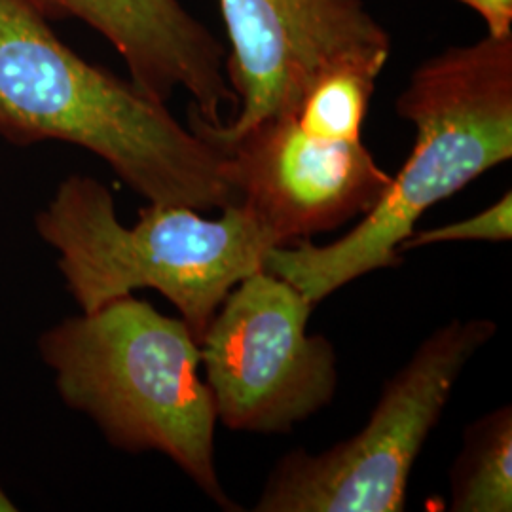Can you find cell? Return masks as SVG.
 <instances>
[{
    "label": "cell",
    "instance_id": "obj_1",
    "mask_svg": "<svg viewBox=\"0 0 512 512\" xmlns=\"http://www.w3.org/2000/svg\"><path fill=\"white\" fill-rule=\"evenodd\" d=\"M0 137L84 148L148 203L202 213L238 203L219 148L167 103L76 54L31 0H0Z\"/></svg>",
    "mask_w": 512,
    "mask_h": 512
},
{
    "label": "cell",
    "instance_id": "obj_2",
    "mask_svg": "<svg viewBox=\"0 0 512 512\" xmlns=\"http://www.w3.org/2000/svg\"><path fill=\"white\" fill-rule=\"evenodd\" d=\"M414 148L384 196L349 234L317 247H274L264 270L313 304L351 281L401 264V245L433 205L512 158V35H486L420 63L395 101Z\"/></svg>",
    "mask_w": 512,
    "mask_h": 512
},
{
    "label": "cell",
    "instance_id": "obj_3",
    "mask_svg": "<svg viewBox=\"0 0 512 512\" xmlns=\"http://www.w3.org/2000/svg\"><path fill=\"white\" fill-rule=\"evenodd\" d=\"M38 349L61 401L112 446L162 452L219 507L238 511L215 465L217 412L200 376V342L183 319L128 294L57 323Z\"/></svg>",
    "mask_w": 512,
    "mask_h": 512
},
{
    "label": "cell",
    "instance_id": "obj_4",
    "mask_svg": "<svg viewBox=\"0 0 512 512\" xmlns=\"http://www.w3.org/2000/svg\"><path fill=\"white\" fill-rule=\"evenodd\" d=\"M35 224L57 251L80 310L152 289L179 310L198 342L230 291L264 270L266 256L279 247L241 203L224 207L219 219L186 205L148 203L133 226H124L109 188L86 175L59 184Z\"/></svg>",
    "mask_w": 512,
    "mask_h": 512
},
{
    "label": "cell",
    "instance_id": "obj_5",
    "mask_svg": "<svg viewBox=\"0 0 512 512\" xmlns=\"http://www.w3.org/2000/svg\"><path fill=\"white\" fill-rule=\"evenodd\" d=\"M494 321H452L427 336L385 384L365 427L321 454L294 450L268 476L258 512H401L408 478L461 372Z\"/></svg>",
    "mask_w": 512,
    "mask_h": 512
},
{
    "label": "cell",
    "instance_id": "obj_6",
    "mask_svg": "<svg viewBox=\"0 0 512 512\" xmlns=\"http://www.w3.org/2000/svg\"><path fill=\"white\" fill-rule=\"evenodd\" d=\"M313 302L289 281L258 270L226 296L200 338L217 420L232 431L289 433L338 389V357L310 334Z\"/></svg>",
    "mask_w": 512,
    "mask_h": 512
},
{
    "label": "cell",
    "instance_id": "obj_7",
    "mask_svg": "<svg viewBox=\"0 0 512 512\" xmlns=\"http://www.w3.org/2000/svg\"><path fill=\"white\" fill-rule=\"evenodd\" d=\"M230 40L224 71L238 97L232 122L211 124L236 135L274 116H294L311 84L353 65L378 74L391 37L365 0H219Z\"/></svg>",
    "mask_w": 512,
    "mask_h": 512
},
{
    "label": "cell",
    "instance_id": "obj_8",
    "mask_svg": "<svg viewBox=\"0 0 512 512\" xmlns=\"http://www.w3.org/2000/svg\"><path fill=\"white\" fill-rule=\"evenodd\" d=\"M188 128L224 154L238 203L279 247L366 215L391 184V175L361 141L315 137L294 116L266 118L236 135H222L190 107Z\"/></svg>",
    "mask_w": 512,
    "mask_h": 512
},
{
    "label": "cell",
    "instance_id": "obj_9",
    "mask_svg": "<svg viewBox=\"0 0 512 512\" xmlns=\"http://www.w3.org/2000/svg\"><path fill=\"white\" fill-rule=\"evenodd\" d=\"M50 21L80 19L116 48L141 92L167 103L177 90L209 124L238 107L224 63L226 50L179 0H31Z\"/></svg>",
    "mask_w": 512,
    "mask_h": 512
},
{
    "label": "cell",
    "instance_id": "obj_10",
    "mask_svg": "<svg viewBox=\"0 0 512 512\" xmlns=\"http://www.w3.org/2000/svg\"><path fill=\"white\" fill-rule=\"evenodd\" d=\"M450 511H512L511 404L484 414L465 429L450 473Z\"/></svg>",
    "mask_w": 512,
    "mask_h": 512
},
{
    "label": "cell",
    "instance_id": "obj_11",
    "mask_svg": "<svg viewBox=\"0 0 512 512\" xmlns=\"http://www.w3.org/2000/svg\"><path fill=\"white\" fill-rule=\"evenodd\" d=\"M376 78L378 74L353 65L321 74L294 112L296 124L321 139L361 141Z\"/></svg>",
    "mask_w": 512,
    "mask_h": 512
},
{
    "label": "cell",
    "instance_id": "obj_12",
    "mask_svg": "<svg viewBox=\"0 0 512 512\" xmlns=\"http://www.w3.org/2000/svg\"><path fill=\"white\" fill-rule=\"evenodd\" d=\"M512 238V194L507 190L497 202L469 219L446 226L412 232L401 245L403 251L450 241H509Z\"/></svg>",
    "mask_w": 512,
    "mask_h": 512
},
{
    "label": "cell",
    "instance_id": "obj_13",
    "mask_svg": "<svg viewBox=\"0 0 512 512\" xmlns=\"http://www.w3.org/2000/svg\"><path fill=\"white\" fill-rule=\"evenodd\" d=\"M484 19L490 37L512 35V0H458Z\"/></svg>",
    "mask_w": 512,
    "mask_h": 512
},
{
    "label": "cell",
    "instance_id": "obj_14",
    "mask_svg": "<svg viewBox=\"0 0 512 512\" xmlns=\"http://www.w3.org/2000/svg\"><path fill=\"white\" fill-rule=\"evenodd\" d=\"M18 511V507L14 505V501L6 495V492L2 490V486H0V512H12Z\"/></svg>",
    "mask_w": 512,
    "mask_h": 512
}]
</instances>
